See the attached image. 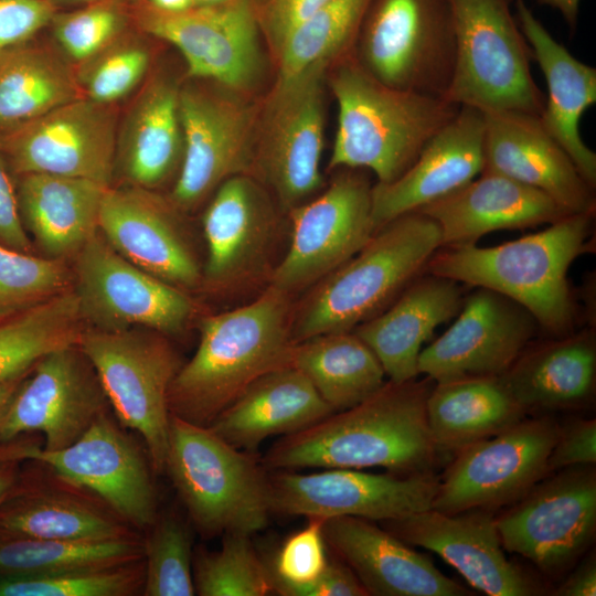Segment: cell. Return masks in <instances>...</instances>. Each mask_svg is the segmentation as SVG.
<instances>
[{"instance_id": "f6af8a7d", "label": "cell", "mask_w": 596, "mask_h": 596, "mask_svg": "<svg viewBox=\"0 0 596 596\" xmlns=\"http://www.w3.org/2000/svg\"><path fill=\"white\" fill-rule=\"evenodd\" d=\"M150 61L146 43L127 31L98 54L77 65L75 74L84 97L115 106L143 81Z\"/></svg>"}, {"instance_id": "11a10c76", "label": "cell", "mask_w": 596, "mask_h": 596, "mask_svg": "<svg viewBox=\"0 0 596 596\" xmlns=\"http://www.w3.org/2000/svg\"><path fill=\"white\" fill-rule=\"evenodd\" d=\"M558 596L596 595V558L588 555L576 570L555 589Z\"/></svg>"}, {"instance_id": "5b68a950", "label": "cell", "mask_w": 596, "mask_h": 596, "mask_svg": "<svg viewBox=\"0 0 596 596\" xmlns=\"http://www.w3.org/2000/svg\"><path fill=\"white\" fill-rule=\"evenodd\" d=\"M441 247L438 224L413 211L384 224L348 262L316 283L294 308V343L352 331L384 310Z\"/></svg>"}, {"instance_id": "94428289", "label": "cell", "mask_w": 596, "mask_h": 596, "mask_svg": "<svg viewBox=\"0 0 596 596\" xmlns=\"http://www.w3.org/2000/svg\"><path fill=\"white\" fill-rule=\"evenodd\" d=\"M49 2H51L53 6H55L56 8L58 6H78V7H82V6H86V4H89V3H93V2H96V1H99V0H47Z\"/></svg>"}, {"instance_id": "e575fe53", "label": "cell", "mask_w": 596, "mask_h": 596, "mask_svg": "<svg viewBox=\"0 0 596 596\" xmlns=\"http://www.w3.org/2000/svg\"><path fill=\"white\" fill-rule=\"evenodd\" d=\"M426 412L438 450L454 454L526 417L499 376L434 382Z\"/></svg>"}, {"instance_id": "2e32d148", "label": "cell", "mask_w": 596, "mask_h": 596, "mask_svg": "<svg viewBox=\"0 0 596 596\" xmlns=\"http://www.w3.org/2000/svg\"><path fill=\"white\" fill-rule=\"evenodd\" d=\"M107 411L60 450L28 445L7 459H32L56 477L99 497L114 513L145 529L157 519L156 492L143 451Z\"/></svg>"}, {"instance_id": "8fae6325", "label": "cell", "mask_w": 596, "mask_h": 596, "mask_svg": "<svg viewBox=\"0 0 596 596\" xmlns=\"http://www.w3.org/2000/svg\"><path fill=\"white\" fill-rule=\"evenodd\" d=\"M328 63L278 78L257 117L254 174H260L287 210L322 184L324 108L322 78Z\"/></svg>"}, {"instance_id": "52a82bcc", "label": "cell", "mask_w": 596, "mask_h": 596, "mask_svg": "<svg viewBox=\"0 0 596 596\" xmlns=\"http://www.w3.org/2000/svg\"><path fill=\"white\" fill-rule=\"evenodd\" d=\"M455 65L445 98L487 110L543 113L545 97L530 67L532 51L510 0H449Z\"/></svg>"}, {"instance_id": "f35d334b", "label": "cell", "mask_w": 596, "mask_h": 596, "mask_svg": "<svg viewBox=\"0 0 596 596\" xmlns=\"http://www.w3.org/2000/svg\"><path fill=\"white\" fill-rule=\"evenodd\" d=\"M84 330L73 288L0 322V381L22 379L44 355L78 344Z\"/></svg>"}, {"instance_id": "9a60e30c", "label": "cell", "mask_w": 596, "mask_h": 596, "mask_svg": "<svg viewBox=\"0 0 596 596\" xmlns=\"http://www.w3.org/2000/svg\"><path fill=\"white\" fill-rule=\"evenodd\" d=\"M291 241L269 286L292 295L354 256L375 233L372 185L356 172L338 174L315 200L290 210Z\"/></svg>"}, {"instance_id": "8992f818", "label": "cell", "mask_w": 596, "mask_h": 596, "mask_svg": "<svg viewBox=\"0 0 596 596\" xmlns=\"http://www.w3.org/2000/svg\"><path fill=\"white\" fill-rule=\"evenodd\" d=\"M264 470L209 426L171 415L164 471L203 533L251 535L266 526L272 510Z\"/></svg>"}, {"instance_id": "484cf974", "label": "cell", "mask_w": 596, "mask_h": 596, "mask_svg": "<svg viewBox=\"0 0 596 596\" xmlns=\"http://www.w3.org/2000/svg\"><path fill=\"white\" fill-rule=\"evenodd\" d=\"M323 538L375 596H467L471 593L444 575L434 563L371 520L339 515L327 518Z\"/></svg>"}, {"instance_id": "f907efd6", "label": "cell", "mask_w": 596, "mask_h": 596, "mask_svg": "<svg viewBox=\"0 0 596 596\" xmlns=\"http://www.w3.org/2000/svg\"><path fill=\"white\" fill-rule=\"evenodd\" d=\"M330 0H249L269 46L275 53L289 32Z\"/></svg>"}, {"instance_id": "5bb4252c", "label": "cell", "mask_w": 596, "mask_h": 596, "mask_svg": "<svg viewBox=\"0 0 596 596\" xmlns=\"http://www.w3.org/2000/svg\"><path fill=\"white\" fill-rule=\"evenodd\" d=\"M130 12L139 31L178 49L190 77L241 92L260 75V31L249 0L195 6L175 13L156 10L138 0Z\"/></svg>"}, {"instance_id": "d590c367", "label": "cell", "mask_w": 596, "mask_h": 596, "mask_svg": "<svg viewBox=\"0 0 596 596\" xmlns=\"http://www.w3.org/2000/svg\"><path fill=\"white\" fill-rule=\"evenodd\" d=\"M82 97L75 66L47 47L28 43L0 56V135Z\"/></svg>"}, {"instance_id": "6125c7cd", "label": "cell", "mask_w": 596, "mask_h": 596, "mask_svg": "<svg viewBox=\"0 0 596 596\" xmlns=\"http://www.w3.org/2000/svg\"><path fill=\"white\" fill-rule=\"evenodd\" d=\"M231 0H195V6H214L228 2Z\"/></svg>"}, {"instance_id": "e0dca14e", "label": "cell", "mask_w": 596, "mask_h": 596, "mask_svg": "<svg viewBox=\"0 0 596 596\" xmlns=\"http://www.w3.org/2000/svg\"><path fill=\"white\" fill-rule=\"evenodd\" d=\"M182 161L170 202L190 211L226 179L253 174L257 111L235 94L180 88Z\"/></svg>"}, {"instance_id": "7c38bea8", "label": "cell", "mask_w": 596, "mask_h": 596, "mask_svg": "<svg viewBox=\"0 0 596 596\" xmlns=\"http://www.w3.org/2000/svg\"><path fill=\"white\" fill-rule=\"evenodd\" d=\"M494 523L505 551L551 575L565 570L595 536V465L573 466L542 478L494 515Z\"/></svg>"}, {"instance_id": "7a4b0ae2", "label": "cell", "mask_w": 596, "mask_h": 596, "mask_svg": "<svg viewBox=\"0 0 596 596\" xmlns=\"http://www.w3.org/2000/svg\"><path fill=\"white\" fill-rule=\"evenodd\" d=\"M291 295L269 286L252 302L200 322L194 355L169 389L171 415L209 426L248 385L290 364Z\"/></svg>"}, {"instance_id": "1f68e13d", "label": "cell", "mask_w": 596, "mask_h": 596, "mask_svg": "<svg viewBox=\"0 0 596 596\" xmlns=\"http://www.w3.org/2000/svg\"><path fill=\"white\" fill-rule=\"evenodd\" d=\"M334 411L310 380L288 364L248 385L209 427L237 449L252 451L275 435H289Z\"/></svg>"}, {"instance_id": "4fadbf2b", "label": "cell", "mask_w": 596, "mask_h": 596, "mask_svg": "<svg viewBox=\"0 0 596 596\" xmlns=\"http://www.w3.org/2000/svg\"><path fill=\"white\" fill-rule=\"evenodd\" d=\"M75 287L84 322L99 330L181 332L194 313L191 297L130 263L96 232L75 255Z\"/></svg>"}, {"instance_id": "91938a15", "label": "cell", "mask_w": 596, "mask_h": 596, "mask_svg": "<svg viewBox=\"0 0 596 596\" xmlns=\"http://www.w3.org/2000/svg\"><path fill=\"white\" fill-rule=\"evenodd\" d=\"M13 483V469L6 464H0V507L11 493Z\"/></svg>"}, {"instance_id": "d4e9b609", "label": "cell", "mask_w": 596, "mask_h": 596, "mask_svg": "<svg viewBox=\"0 0 596 596\" xmlns=\"http://www.w3.org/2000/svg\"><path fill=\"white\" fill-rule=\"evenodd\" d=\"M483 113L460 106L397 179L372 185L375 231L464 187L483 170Z\"/></svg>"}, {"instance_id": "30bf717a", "label": "cell", "mask_w": 596, "mask_h": 596, "mask_svg": "<svg viewBox=\"0 0 596 596\" xmlns=\"http://www.w3.org/2000/svg\"><path fill=\"white\" fill-rule=\"evenodd\" d=\"M560 427L547 414L524 417L458 450L439 477L430 509L447 514L493 512L515 502L549 475L547 461Z\"/></svg>"}, {"instance_id": "9c48e42d", "label": "cell", "mask_w": 596, "mask_h": 596, "mask_svg": "<svg viewBox=\"0 0 596 596\" xmlns=\"http://www.w3.org/2000/svg\"><path fill=\"white\" fill-rule=\"evenodd\" d=\"M78 347L120 425L141 436L152 469L164 471L171 418L168 394L181 366L172 345L152 330L86 328Z\"/></svg>"}, {"instance_id": "c3c4849f", "label": "cell", "mask_w": 596, "mask_h": 596, "mask_svg": "<svg viewBox=\"0 0 596 596\" xmlns=\"http://www.w3.org/2000/svg\"><path fill=\"white\" fill-rule=\"evenodd\" d=\"M323 521L321 518H309L307 526L284 542L269 567L274 592L299 596L323 573L330 560L326 554Z\"/></svg>"}, {"instance_id": "836d02e7", "label": "cell", "mask_w": 596, "mask_h": 596, "mask_svg": "<svg viewBox=\"0 0 596 596\" xmlns=\"http://www.w3.org/2000/svg\"><path fill=\"white\" fill-rule=\"evenodd\" d=\"M18 178V205L25 231L45 257L64 260L75 256L98 232L99 210L109 187L45 173Z\"/></svg>"}, {"instance_id": "7dc6e473", "label": "cell", "mask_w": 596, "mask_h": 596, "mask_svg": "<svg viewBox=\"0 0 596 596\" xmlns=\"http://www.w3.org/2000/svg\"><path fill=\"white\" fill-rule=\"evenodd\" d=\"M143 545L146 596H192L195 594L191 539L173 515L156 519Z\"/></svg>"}, {"instance_id": "4dcf8cb0", "label": "cell", "mask_w": 596, "mask_h": 596, "mask_svg": "<svg viewBox=\"0 0 596 596\" xmlns=\"http://www.w3.org/2000/svg\"><path fill=\"white\" fill-rule=\"evenodd\" d=\"M499 377L526 415L583 408L595 395V332L530 343Z\"/></svg>"}, {"instance_id": "603a6c76", "label": "cell", "mask_w": 596, "mask_h": 596, "mask_svg": "<svg viewBox=\"0 0 596 596\" xmlns=\"http://www.w3.org/2000/svg\"><path fill=\"white\" fill-rule=\"evenodd\" d=\"M174 210L153 190L128 184L109 187L102 201L98 231L134 265L187 289L202 281V270Z\"/></svg>"}, {"instance_id": "74e56055", "label": "cell", "mask_w": 596, "mask_h": 596, "mask_svg": "<svg viewBox=\"0 0 596 596\" xmlns=\"http://www.w3.org/2000/svg\"><path fill=\"white\" fill-rule=\"evenodd\" d=\"M0 532L62 541H109L132 536L113 514L66 492L39 490L7 498Z\"/></svg>"}, {"instance_id": "ba28073f", "label": "cell", "mask_w": 596, "mask_h": 596, "mask_svg": "<svg viewBox=\"0 0 596 596\" xmlns=\"http://www.w3.org/2000/svg\"><path fill=\"white\" fill-rule=\"evenodd\" d=\"M354 61L379 82L444 97L455 65L449 0H370Z\"/></svg>"}, {"instance_id": "f546056e", "label": "cell", "mask_w": 596, "mask_h": 596, "mask_svg": "<svg viewBox=\"0 0 596 596\" xmlns=\"http://www.w3.org/2000/svg\"><path fill=\"white\" fill-rule=\"evenodd\" d=\"M517 21L539 64L547 87L541 119L595 189L596 153L579 132L584 113L596 103V68L574 57L558 43L524 0H514Z\"/></svg>"}, {"instance_id": "680465c9", "label": "cell", "mask_w": 596, "mask_h": 596, "mask_svg": "<svg viewBox=\"0 0 596 596\" xmlns=\"http://www.w3.org/2000/svg\"><path fill=\"white\" fill-rule=\"evenodd\" d=\"M22 379L0 381V424Z\"/></svg>"}, {"instance_id": "d6a6232c", "label": "cell", "mask_w": 596, "mask_h": 596, "mask_svg": "<svg viewBox=\"0 0 596 596\" xmlns=\"http://www.w3.org/2000/svg\"><path fill=\"white\" fill-rule=\"evenodd\" d=\"M180 88L164 76L140 89L117 131L115 172L128 185L155 190L180 169L183 153Z\"/></svg>"}, {"instance_id": "816d5d0a", "label": "cell", "mask_w": 596, "mask_h": 596, "mask_svg": "<svg viewBox=\"0 0 596 596\" xmlns=\"http://www.w3.org/2000/svg\"><path fill=\"white\" fill-rule=\"evenodd\" d=\"M595 418H578L566 426H561L549 457V473L573 466L595 465Z\"/></svg>"}, {"instance_id": "681fc988", "label": "cell", "mask_w": 596, "mask_h": 596, "mask_svg": "<svg viewBox=\"0 0 596 596\" xmlns=\"http://www.w3.org/2000/svg\"><path fill=\"white\" fill-rule=\"evenodd\" d=\"M56 11L47 0H0V56L28 44Z\"/></svg>"}, {"instance_id": "60d3db41", "label": "cell", "mask_w": 596, "mask_h": 596, "mask_svg": "<svg viewBox=\"0 0 596 596\" xmlns=\"http://www.w3.org/2000/svg\"><path fill=\"white\" fill-rule=\"evenodd\" d=\"M370 0H330L292 29L275 52L278 78L330 63L355 42Z\"/></svg>"}, {"instance_id": "ee69618b", "label": "cell", "mask_w": 596, "mask_h": 596, "mask_svg": "<svg viewBox=\"0 0 596 596\" xmlns=\"http://www.w3.org/2000/svg\"><path fill=\"white\" fill-rule=\"evenodd\" d=\"M143 584L141 561L36 576L0 577V596H127Z\"/></svg>"}, {"instance_id": "f1b7e54d", "label": "cell", "mask_w": 596, "mask_h": 596, "mask_svg": "<svg viewBox=\"0 0 596 596\" xmlns=\"http://www.w3.org/2000/svg\"><path fill=\"white\" fill-rule=\"evenodd\" d=\"M462 301L459 283L424 272L390 306L352 331L373 351L390 381L406 382L418 375L423 343L457 316Z\"/></svg>"}, {"instance_id": "4316f807", "label": "cell", "mask_w": 596, "mask_h": 596, "mask_svg": "<svg viewBox=\"0 0 596 596\" xmlns=\"http://www.w3.org/2000/svg\"><path fill=\"white\" fill-rule=\"evenodd\" d=\"M202 225L207 247L202 280L210 287L235 288L264 267L276 223L272 204L253 175L223 181Z\"/></svg>"}, {"instance_id": "6f0895ef", "label": "cell", "mask_w": 596, "mask_h": 596, "mask_svg": "<svg viewBox=\"0 0 596 596\" xmlns=\"http://www.w3.org/2000/svg\"><path fill=\"white\" fill-rule=\"evenodd\" d=\"M149 7L169 13L182 12L195 7V0H141Z\"/></svg>"}, {"instance_id": "8d00e7d4", "label": "cell", "mask_w": 596, "mask_h": 596, "mask_svg": "<svg viewBox=\"0 0 596 596\" xmlns=\"http://www.w3.org/2000/svg\"><path fill=\"white\" fill-rule=\"evenodd\" d=\"M290 365L310 380L334 412L361 403L385 383L379 359L353 331L324 333L294 343Z\"/></svg>"}, {"instance_id": "83f0119b", "label": "cell", "mask_w": 596, "mask_h": 596, "mask_svg": "<svg viewBox=\"0 0 596 596\" xmlns=\"http://www.w3.org/2000/svg\"><path fill=\"white\" fill-rule=\"evenodd\" d=\"M417 211L436 221L441 246L476 243L493 231L550 224L570 214L544 192L485 170Z\"/></svg>"}, {"instance_id": "b9f144b4", "label": "cell", "mask_w": 596, "mask_h": 596, "mask_svg": "<svg viewBox=\"0 0 596 596\" xmlns=\"http://www.w3.org/2000/svg\"><path fill=\"white\" fill-rule=\"evenodd\" d=\"M193 581L201 596H265L274 592L269 567L256 554L249 534L241 532L225 533L219 551L195 556Z\"/></svg>"}, {"instance_id": "db71d44e", "label": "cell", "mask_w": 596, "mask_h": 596, "mask_svg": "<svg viewBox=\"0 0 596 596\" xmlns=\"http://www.w3.org/2000/svg\"><path fill=\"white\" fill-rule=\"evenodd\" d=\"M365 588L352 570L338 557L329 560L323 573L299 596H365Z\"/></svg>"}, {"instance_id": "d6986e66", "label": "cell", "mask_w": 596, "mask_h": 596, "mask_svg": "<svg viewBox=\"0 0 596 596\" xmlns=\"http://www.w3.org/2000/svg\"><path fill=\"white\" fill-rule=\"evenodd\" d=\"M268 479L274 512L321 519L349 515L381 522L430 509L439 482L434 471L401 476L348 468L305 475L277 470Z\"/></svg>"}, {"instance_id": "f5cc1de1", "label": "cell", "mask_w": 596, "mask_h": 596, "mask_svg": "<svg viewBox=\"0 0 596 596\" xmlns=\"http://www.w3.org/2000/svg\"><path fill=\"white\" fill-rule=\"evenodd\" d=\"M0 151V244L14 251L34 254L18 205L17 189Z\"/></svg>"}, {"instance_id": "bcb514c9", "label": "cell", "mask_w": 596, "mask_h": 596, "mask_svg": "<svg viewBox=\"0 0 596 596\" xmlns=\"http://www.w3.org/2000/svg\"><path fill=\"white\" fill-rule=\"evenodd\" d=\"M130 7L121 0H99L72 11H56L51 20L55 41L79 65L129 31Z\"/></svg>"}, {"instance_id": "7bdbcfd3", "label": "cell", "mask_w": 596, "mask_h": 596, "mask_svg": "<svg viewBox=\"0 0 596 596\" xmlns=\"http://www.w3.org/2000/svg\"><path fill=\"white\" fill-rule=\"evenodd\" d=\"M72 288L62 259L25 254L0 244V322Z\"/></svg>"}, {"instance_id": "3957f363", "label": "cell", "mask_w": 596, "mask_h": 596, "mask_svg": "<svg viewBox=\"0 0 596 596\" xmlns=\"http://www.w3.org/2000/svg\"><path fill=\"white\" fill-rule=\"evenodd\" d=\"M595 213H573L521 238L496 246H441L425 272L499 292L526 309L550 337L573 331L567 280L572 263L587 251Z\"/></svg>"}, {"instance_id": "be15d7a7", "label": "cell", "mask_w": 596, "mask_h": 596, "mask_svg": "<svg viewBox=\"0 0 596 596\" xmlns=\"http://www.w3.org/2000/svg\"><path fill=\"white\" fill-rule=\"evenodd\" d=\"M121 1L127 2V0H121Z\"/></svg>"}, {"instance_id": "277c9868", "label": "cell", "mask_w": 596, "mask_h": 596, "mask_svg": "<svg viewBox=\"0 0 596 596\" xmlns=\"http://www.w3.org/2000/svg\"><path fill=\"white\" fill-rule=\"evenodd\" d=\"M330 86L338 125L329 170L369 169L381 183L403 174L460 107L444 97L387 86L353 57L338 66Z\"/></svg>"}, {"instance_id": "9f6ffc18", "label": "cell", "mask_w": 596, "mask_h": 596, "mask_svg": "<svg viewBox=\"0 0 596 596\" xmlns=\"http://www.w3.org/2000/svg\"><path fill=\"white\" fill-rule=\"evenodd\" d=\"M538 2L556 9L562 14L571 31H575L581 0H538Z\"/></svg>"}, {"instance_id": "44dd1931", "label": "cell", "mask_w": 596, "mask_h": 596, "mask_svg": "<svg viewBox=\"0 0 596 596\" xmlns=\"http://www.w3.org/2000/svg\"><path fill=\"white\" fill-rule=\"evenodd\" d=\"M533 316L510 298L476 287L464 298L454 323L422 349L418 374L441 382L466 376H500L539 330Z\"/></svg>"}, {"instance_id": "ffe728a7", "label": "cell", "mask_w": 596, "mask_h": 596, "mask_svg": "<svg viewBox=\"0 0 596 596\" xmlns=\"http://www.w3.org/2000/svg\"><path fill=\"white\" fill-rule=\"evenodd\" d=\"M108 401L78 344L44 355L21 380L0 424V443L41 433L43 449L74 443L105 411Z\"/></svg>"}, {"instance_id": "7402d4cb", "label": "cell", "mask_w": 596, "mask_h": 596, "mask_svg": "<svg viewBox=\"0 0 596 596\" xmlns=\"http://www.w3.org/2000/svg\"><path fill=\"white\" fill-rule=\"evenodd\" d=\"M382 523L408 545L437 554L473 588L489 596H532L545 592L505 556L491 511L447 514L427 509Z\"/></svg>"}, {"instance_id": "ab89813d", "label": "cell", "mask_w": 596, "mask_h": 596, "mask_svg": "<svg viewBox=\"0 0 596 596\" xmlns=\"http://www.w3.org/2000/svg\"><path fill=\"white\" fill-rule=\"evenodd\" d=\"M143 545L130 536L109 541H62L0 532V577L36 576L141 561Z\"/></svg>"}, {"instance_id": "6da1fadb", "label": "cell", "mask_w": 596, "mask_h": 596, "mask_svg": "<svg viewBox=\"0 0 596 596\" xmlns=\"http://www.w3.org/2000/svg\"><path fill=\"white\" fill-rule=\"evenodd\" d=\"M416 379L385 381L361 403L281 437L263 457V467H382L401 476L434 471L440 451L426 412L434 381Z\"/></svg>"}, {"instance_id": "cb8c5ba5", "label": "cell", "mask_w": 596, "mask_h": 596, "mask_svg": "<svg viewBox=\"0 0 596 596\" xmlns=\"http://www.w3.org/2000/svg\"><path fill=\"white\" fill-rule=\"evenodd\" d=\"M482 113L485 171L544 192L570 214L595 213L594 189L547 131L541 116L511 110Z\"/></svg>"}, {"instance_id": "ac0fdd59", "label": "cell", "mask_w": 596, "mask_h": 596, "mask_svg": "<svg viewBox=\"0 0 596 596\" xmlns=\"http://www.w3.org/2000/svg\"><path fill=\"white\" fill-rule=\"evenodd\" d=\"M117 131L115 106L82 97L0 135V151L15 175L55 174L110 187Z\"/></svg>"}]
</instances>
